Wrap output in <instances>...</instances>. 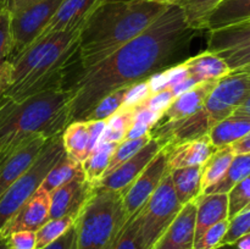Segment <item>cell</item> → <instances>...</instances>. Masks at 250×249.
<instances>
[{"label":"cell","mask_w":250,"mask_h":249,"mask_svg":"<svg viewBox=\"0 0 250 249\" xmlns=\"http://www.w3.org/2000/svg\"><path fill=\"white\" fill-rule=\"evenodd\" d=\"M195 200L182 207L177 216L159 238L153 249H193L195 238Z\"/></svg>","instance_id":"cell-17"},{"label":"cell","mask_w":250,"mask_h":249,"mask_svg":"<svg viewBox=\"0 0 250 249\" xmlns=\"http://www.w3.org/2000/svg\"><path fill=\"white\" fill-rule=\"evenodd\" d=\"M81 171H83L82 164L72 160L66 154H63L60 158V160L51 167L46 177L44 178L42 187L46 192L51 193L56 188L61 187V186L67 183L70 180H72Z\"/></svg>","instance_id":"cell-29"},{"label":"cell","mask_w":250,"mask_h":249,"mask_svg":"<svg viewBox=\"0 0 250 249\" xmlns=\"http://www.w3.org/2000/svg\"><path fill=\"white\" fill-rule=\"evenodd\" d=\"M182 207L176 197L170 170L167 168L159 187L137 214L142 249L154 248Z\"/></svg>","instance_id":"cell-8"},{"label":"cell","mask_w":250,"mask_h":249,"mask_svg":"<svg viewBox=\"0 0 250 249\" xmlns=\"http://www.w3.org/2000/svg\"><path fill=\"white\" fill-rule=\"evenodd\" d=\"M188 70V76L198 83L207 81H220L232 72L224 59L211 51H203L183 61Z\"/></svg>","instance_id":"cell-21"},{"label":"cell","mask_w":250,"mask_h":249,"mask_svg":"<svg viewBox=\"0 0 250 249\" xmlns=\"http://www.w3.org/2000/svg\"><path fill=\"white\" fill-rule=\"evenodd\" d=\"M163 114L160 112L151 111L148 109H137L136 114V122H141V124H148L153 128L156 124H158L159 120L161 119Z\"/></svg>","instance_id":"cell-44"},{"label":"cell","mask_w":250,"mask_h":249,"mask_svg":"<svg viewBox=\"0 0 250 249\" xmlns=\"http://www.w3.org/2000/svg\"><path fill=\"white\" fill-rule=\"evenodd\" d=\"M48 138L36 136L22 142L0 161V197L5 190L29 170L43 150Z\"/></svg>","instance_id":"cell-14"},{"label":"cell","mask_w":250,"mask_h":249,"mask_svg":"<svg viewBox=\"0 0 250 249\" xmlns=\"http://www.w3.org/2000/svg\"><path fill=\"white\" fill-rule=\"evenodd\" d=\"M136 107L121 106L109 119L105 120V124L109 128L120 132V133L125 134V137H126L127 132L131 129V127L136 122Z\"/></svg>","instance_id":"cell-38"},{"label":"cell","mask_w":250,"mask_h":249,"mask_svg":"<svg viewBox=\"0 0 250 249\" xmlns=\"http://www.w3.org/2000/svg\"><path fill=\"white\" fill-rule=\"evenodd\" d=\"M234 151L231 145L222 146V148H217L214 153L211 154L207 163L202 166V183H200V189L202 193L205 192L209 187L219 182L226 171L229 170V165H231L232 160L234 158Z\"/></svg>","instance_id":"cell-26"},{"label":"cell","mask_w":250,"mask_h":249,"mask_svg":"<svg viewBox=\"0 0 250 249\" xmlns=\"http://www.w3.org/2000/svg\"><path fill=\"white\" fill-rule=\"evenodd\" d=\"M248 71H249V70H248Z\"/></svg>","instance_id":"cell-58"},{"label":"cell","mask_w":250,"mask_h":249,"mask_svg":"<svg viewBox=\"0 0 250 249\" xmlns=\"http://www.w3.org/2000/svg\"><path fill=\"white\" fill-rule=\"evenodd\" d=\"M222 0H182L180 6L185 14V19L193 31H204L208 16Z\"/></svg>","instance_id":"cell-30"},{"label":"cell","mask_w":250,"mask_h":249,"mask_svg":"<svg viewBox=\"0 0 250 249\" xmlns=\"http://www.w3.org/2000/svg\"><path fill=\"white\" fill-rule=\"evenodd\" d=\"M9 247V243H7V239L6 238H2L0 237V249H7Z\"/></svg>","instance_id":"cell-53"},{"label":"cell","mask_w":250,"mask_h":249,"mask_svg":"<svg viewBox=\"0 0 250 249\" xmlns=\"http://www.w3.org/2000/svg\"><path fill=\"white\" fill-rule=\"evenodd\" d=\"M71 249H76V247H75V238H73V242H72V246H71Z\"/></svg>","instance_id":"cell-55"},{"label":"cell","mask_w":250,"mask_h":249,"mask_svg":"<svg viewBox=\"0 0 250 249\" xmlns=\"http://www.w3.org/2000/svg\"><path fill=\"white\" fill-rule=\"evenodd\" d=\"M50 215V193L39 187L33 195L22 205L12 219L5 225L0 237L7 238L20 231H38L49 220Z\"/></svg>","instance_id":"cell-16"},{"label":"cell","mask_w":250,"mask_h":249,"mask_svg":"<svg viewBox=\"0 0 250 249\" xmlns=\"http://www.w3.org/2000/svg\"><path fill=\"white\" fill-rule=\"evenodd\" d=\"M215 249H237V248L234 244H221V246H219Z\"/></svg>","instance_id":"cell-54"},{"label":"cell","mask_w":250,"mask_h":249,"mask_svg":"<svg viewBox=\"0 0 250 249\" xmlns=\"http://www.w3.org/2000/svg\"><path fill=\"white\" fill-rule=\"evenodd\" d=\"M39 1V0H9V6L10 10L16 9V7H21L24 6V5L32 4V2Z\"/></svg>","instance_id":"cell-51"},{"label":"cell","mask_w":250,"mask_h":249,"mask_svg":"<svg viewBox=\"0 0 250 249\" xmlns=\"http://www.w3.org/2000/svg\"><path fill=\"white\" fill-rule=\"evenodd\" d=\"M202 166L203 165L189 166V167L175 168V170L168 168L173 189L181 205L193 202L202 193V189H200Z\"/></svg>","instance_id":"cell-23"},{"label":"cell","mask_w":250,"mask_h":249,"mask_svg":"<svg viewBox=\"0 0 250 249\" xmlns=\"http://www.w3.org/2000/svg\"><path fill=\"white\" fill-rule=\"evenodd\" d=\"M112 249H142L141 237H139V221L137 215L127 220Z\"/></svg>","instance_id":"cell-36"},{"label":"cell","mask_w":250,"mask_h":249,"mask_svg":"<svg viewBox=\"0 0 250 249\" xmlns=\"http://www.w3.org/2000/svg\"><path fill=\"white\" fill-rule=\"evenodd\" d=\"M250 131V117L232 114L215 124L209 131V137L215 148L231 145Z\"/></svg>","instance_id":"cell-24"},{"label":"cell","mask_w":250,"mask_h":249,"mask_svg":"<svg viewBox=\"0 0 250 249\" xmlns=\"http://www.w3.org/2000/svg\"><path fill=\"white\" fill-rule=\"evenodd\" d=\"M194 32L180 5H170L143 33L116 53L92 67L81 68L67 87L71 92L68 124L83 121L110 93L166 70L176 55L187 49Z\"/></svg>","instance_id":"cell-1"},{"label":"cell","mask_w":250,"mask_h":249,"mask_svg":"<svg viewBox=\"0 0 250 249\" xmlns=\"http://www.w3.org/2000/svg\"><path fill=\"white\" fill-rule=\"evenodd\" d=\"M233 114L242 115V116L250 117V97L248 98V99L246 100V102L243 103V104L241 105V106L238 107V109L236 110V111L233 112Z\"/></svg>","instance_id":"cell-50"},{"label":"cell","mask_w":250,"mask_h":249,"mask_svg":"<svg viewBox=\"0 0 250 249\" xmlns=\"http://www.w3.org/2000/svg\"><path fill=\"white\" fill-rule=\"evenodd\" d=\"M75 224L72 216H62L48 220L38 231H36V249H44L65 234Z\"/></svg>","instance_id":"cell-31"},{"label":"cell","mask_w":250,"mask_h":249,"mask_svg":"<svg viewBox=\"0 0 250 249\" xmlns=\"http://www.w3.org/2000/svg\"><path fill=\"white\" fill-rule=\"evenodd\" d=\"M150 129H151V127L148 126V124H141V122H134V124L131 127V129L127 132L125 139L141 138V137H144V136H146V134H149Z\"/></svg>","instance_id":"cell-46"},{"label":"cell","mask_w":250,"mask_h":249,"mask_svg":"<svg viewBox=\"0 0 250 249\" xmlns=\"http://www.w3.org/2000/svg\"><path fill=\"white\" fill-rule=\"evenodd\" d=\"M150 139H151L150 134H146V136L141 137V138L125 139V141H122L121 143L117 144L116 149H115L111 158H110L109 165H107L103 177H104V176L110 175L115 168L119 167L120 165H122V164H124L125 161L128 160V159H131L132 156H133L136 153H138L144 145H146Z\"/></svg>","instance_id":"cell-32"},{"label":"cell","mask_w":250,"mask_h":249,"mask_svg":"<svg viewBox=\"0 0 250 249\" xmlns=\"http://www.w3.org/2000/svg\"><path fill=\"white\" fill-rule=\"evenodd\" d=\"M73 238H75V227L72 226L65 234H62L60 238H58L55 242L49 244L44 249H71Z\"/></svg>","instance_id":"cell-45"},{"label":"cell","mask_w":250,"mask_h":249,"mask_svg":"<svg viewBox=\"0 0 250 249\" xmlns=\"http://www.w3.org/2000/svg\"><path fill=\"white\" fill-rule=\"evenodd\" d=\"M14 50L11 34V10L9 0H0V60L10 58Z\"/></svg>","instance_id":"cell-35"},{"label":"cell","mask_w":250,"mask_h":249,"mask_svg":"<svg viewBox=\"0 0 250 249\" xmlns=\"http://www.w3.org/2000/svg\"><path fill=\"white\" fill-rule=\"evenodd\" d=\"M164 148L167 151V166L170 170L204 165L216 150L209 134Z\"/></svg>","instance_id":"cell-19"},{"label":"cell","mask_w":250,"mask_h":249,"mask_svg":"<svg viewBox=\"0 0 250 249\" xmlns=\"http://www.w3.org/2000/svg\"><path fill=\"white\" fill-rule=\"evenodd\" d=\"M117 144L119 143H111V142L99 143L95 146L94 150L90 153V155L83 161V172H84L85 180L88 182L94 185L97 181H99L103 177Z\"/></svg>","instance_id":"cell-28"},{"label":"cell","mask_w":250,"mask_h":249,"mask_svg":"<svg viewBox=\"0 0 250 249\" xmlns=\"http://www.w3.org/2000/svg\"><path fill=\"white\" fill-rule=\"evenodd\" d=\"M163 144L156 138H151L146 145H144L138 153L134 154L131 159L125 161L122 165L115 168L110 175L104 176L93 185L97 189L112 190L124 194L127 188L133 183L139 173L146 168V166L153 160L156 154L163 149Z\"/></svg>","instance_id":"cell-13"},{"label":"cell","mask_w":250,"mask_h":249,"mask_svg":"<svg viewBox=\"0 0 250 249\" xmlns=\"http://www.w3.org/2000/svg\"><path fill=\"white\" fill-rule=\"evenodd\" d=\"M102 2H104V0H62L38 38L82 27L90 14Z\"/></svg>","instance_id":"cell-18"},{"label":"cell","mask_w":250,"mask_h":249,"mask_svg":"<svg viewBox=\"0 0 250 249\" xmlns=\"http://www.w3.org/2000/svg\"><path fill=\"white\" fill-rule=\"evenodd\" d=\"M128 87L120 88L103 98L83 121H105L122 106Z\"/></svg>","instance_id":"cell-33"},{"label":"cell","mask_w":250,"mask_h":249,"mask_svg":"<svg viewBox=\"0 0 250 249\" xmlns=\"http://www.w3.org/2000/svg\"><path fill=\"white\" fill-rule=\"evenodd\" d=\"M226 234L222 239L221 244H233L238 238L250 232V210L241 212L229 220Z\"/></svg>","instance_id":"cell-39"},{"label":"cell","mask_w":250,"mask_h":249,"mask_svg":"<svg viewBox=\"0 0 250 249\" xmlns=\"http://www.w3.org/2000/svg\"><path fill=\"white\" fill-rule=\"evenodd\" d=\"M250 176V153L234 155L229 170L224 177L208 188L203 194H214V193H229L241 181ZM202 194V195H203Z\"/></svg>","instance_id":"cell-27"},{"label":"cell","mask_w":250,"mask_h":249,"mask_svg":"<svg viewBox=\"0 0 250 249\" xmlns=\"http://www.w3.org/2000/svg\"><path fill=\"white\" fill-rule=\"evenodd\" d=\"M82 27L36 39L22 53L7 58L9 77L0 97L20 102L46 90L66 88V76L78 61Z\"/></svg>","instance_id":"cell-2"},{"label":"cell","mask_w":250,"mask_h":249,"mask_svg":"<svg viewBox=\"0 0 250 249\" xmlns=\"http://www.w3.org/2000/svg\"><path fill=\"white\" fill-rule=\"evenodd\" d=\"M250 97V71L231 72L217 82L203 106L188 119L173 124L160 138L163 146L199 138L226 117L231 116Z\"/></svg>","instance_id":"cell-5"},{"label":"cell","mask_w":250,"mask_h":249,"mask_svg":"<svg viewBox=\"0 0 250 249\" xmlns=\"http://www.w3.org/2000/svg\"><path fill=\"white\" fill-rule=\"evenodd\" d=\"M231 146L236 155H238V154L250 153V131L246 134V136L242 137L241 139H238V141L234 142L233 144H231Z\"/></svg>","instance_id":"cell-47"},{"label":"cell","mask_w":250,"mask_h":249,"mask_svg":"<svg viewBox=\"0 0 250 249\" xmlns=\"http://www.w3.org/2000/svg\"><path fill=\"white\" fill-rule=\"evenodd\" d=\"M207 50L224 59L232 72L250 70V19L209 31Z\"/></svg>","instance_id":"cell-9"},{"label":"cell","mask_w":250,"mask_h":249,"mask_svg":"<svg viewBox=\"0 0 250 249\" xmlns=\"http://www.w3.org/2000/svg\"><path fill=\"white\" fill-rule=\"evenodd\" d=\"M229 220H224L212 225L203 233V236L194 243L193 249H215L221 246V242L229 227Z\"/></svg>","instance_id":"cell-37"},{"label":"cell","mask_w":250,"mask_h":249,"mask_svg":"<svg viewBox=\"0 0 250 249\" xmlns=\"http://www.w3.org/2000/svg\"><path fill=\"white\" fill-rule=\"evenodd\" d=\"M127 220L121 193L93 187L73 224L76 249H112Z\"/></svg>","instance_id":"cell-6"},{"label":"cell","mask_w":250,"mask_h":249,"mask_svg":"<svg viewBox=\"0 0 250 249\" xmlns=\"http://www.w3.org/2000/svg\"><path fill=\"white\" fill-rule=\"evenodd\" d=\"M7 249H12V248H11V247H10V246H9V247H7Z\"/></svg>","instance_id":"cell-56"},{"label":"cell","mask_w":250,"mask_h":249,"mask_svg":"<svg viewBox=\"0 0 250 249\" xmlns=\"http://www.w3.org/2000/svg\"><path fill=\"white\" fill-rule=\"evenodd\" d=\"M7 77H9V61L5 59V60H0V93L6 85Z\"/></svg>","instance_id":"cell-48"},{"label":"cell","mask_w":250,"mask_h":249,"mask_svg":"<svg viewBox=\"0 0 250 249\" xmlns=\"http://www.w3.org/2000/svg\"><path fill=\"white\" fill-rule=\"evenodd\" d=\"M6 239L12 249H36V232L33 231L15 232Z\"/></svg>","instance_id":"cell-42"},{"label":"cell","mask_w":250,"mask_h":249,"mask_svg":"<svg viewBox=\"0 0 250 249\" xmlns=\"http://www.w3.org/2000/svg\"><path fill=\"white\" fill-rule=\"evenodd\" d=\"M65 154L62 132L46 141L41 155L28 171L17 178L0 197V232L20 208L36 193L54 165Z\"/></svg>","instance_id":"cell-7"},{"label":"cell","mask_w":250,"mask_h":249,"mask_svg":"<svg viewBox=\"0 0 250 249\" xmlns=\"http://www.w3.org/2000/svg\"><path fill=\"white\" fill-rule=\"evenodd\" d=\"M229 220L250 210V176L234 186L229 193Z\"/></svg>","instance_id":"cell-34"},{"label":"cell","mask_w":250,"mask_h":249,"mask_svg":"<svg viewBox=\"0 0 250 249\" xmlns=\"http://www.w3.org/2000/svg\"><path fill=\"white\" fill-rule=\"evenodd\" d=\"M68 88L51 89L20 102L0 97V161L36 136L51 138L68 124Z\"/></svg>","instance_id":"cell-4"},{"label":"cell","mask_w":250,"mask_h":249,"mask_svg":"<svg viewBox=\"0 0 250 249\" xmlns=\"http://www.w3.org/2000/svg\"><path fill=\"white\" fill-rule=\"evenodd\" d=\"M217 82L219 81H207V82L198 83L190 90L176 97L170 106L164 111L158 124L149 132L151 138H160L173 124L195 114L203 106Z\"/></svg>","instance_id":"cell-12"},{"label":"cell","mask_w":250,"mask_h":249,"mask_svg":"<svg viewBox=\"0 0 250 249\" xmlns=\"http://www.w3.org/2000/svg\"><path fill=\"white\" fill-rule=\"evenodd\" d=\"M197 220H195L194 243L212 225L229 220V194L214 193L203 194L195 199Z\"/></svg>","instance_id":"cell-20"},{"label":"cell","mask_w":250,"mask_h":249,"mask_svg":"<svg viewBox=\"0 0 250 249\" xmlns=\"http://www.w3.org/2000/svg\"><path fill=\"white\" fill-rule=\"evenodd\" d=\"M150 95L151 92L150 87H149L148 80L134 83L133 85H129L128 89H127L122 106L136 107L138 106L142 102H144L146 98L150 97Z\"/></svg>","instance_id":"cell-41"},{"label":"cell","mask_w":250,"mask_h":249,"mask_svg":"<svg viewBox=\"0 0 250 249\" xmlns=\"http://www.w3.org/2000/svg\"><path fill=\"white\" fill-rule=\"evenodd\" d=\"M93 192V185L85 180L83 171L72 180L50 193L49 220L62 216H72L76 220L78 212Z\"/></svg>","instance_id":"cell-15"},{"label":"cell","mask_w":250,"mask_h":249,"mask_svg":"<svg viewBox=\"0 0 250 249\" xmlns=\"http://www.w3.org/2000/svg\"><path fill=\"white\" fill-rule=\"evenodd\" d=\"M154 1L164 5H178L182 0H154Z\"/></svg>","instance_id":"cell-52"},{"label":"cell","mask_w":250,"mask_h":249,"mask_svg":"<svg viewBox=\"0 0 250 249\" xmlns=\"http://www.w3.org/2000/svg\"><path fill=\"white\" fill-rule=\"evenodd\" d=\"M62 0H39L11 10V34L14 50L10 56L22 53L43 32Z\"/></svg>","instance_id":"cell-10"},{"label":"cell","mask_w":250,"mask_h":249,"mask_svg":"<svg viewBox=\"0 0 250 249\" xmlns=\"http://www.w3.org/2000/svg\"><path fill=\"white\" fill-rule=\"evenodd\" d=\"M104 1H109V0H104Z\"/></svg>","instance_id":"cell-57"},{"label":"cell","mask_w":250,"mask_h":249,"mask_svg":"<svg viewBox=\"0 0 250 249\" xmlns=\"http://www.w3.org/2000/svg\"><path fill=\"white\" fill-rule=\"evenodd\" d=\"M168 6L148 0H109L98 5L81 31V68L92 67L116 53L143 33Z\"/></svg>","instance_id":"cell-3"},{"label":"cell","mask_w":250,"mask_h":249,"mask_svg":"<svg viewBox=\"0 0 250 249\" xmlns=\"http://www.w3.org/2000/svg\"><path fill=\"white\" fill-rule=\"evenodd\" d=\"M65 154L72 160L82 164L89 156V129L87 121H73L62 131Z\"/></svg>","instance_id":"cell-25"},{"label":"cell","mask_w":250,"mask_h":249,"mask_svg":"<svg viewBox=\"0 0 250 249\" xmlns=\"http://www.w3.org/2000/svg\"><path fill=\"white\" fill-rule=\"evenodd\" d=\"M250 19V0H222L208 16L204 31H215Z\"/></svg>","instance_id":"cell-22"},{"label":"cell","mask_w":250,"mask_h":249,"mask_svg":"<svg viewBox=\"0 0 250 249\" xmlns=\"http://www.w3.org/2000/svg\"><path fill=\"white\" fill-rule=\"evenodd\" d=\"M88 129H89V155L95 146L99 143V139L102 137L103 131L105 128V121H87Z\"/></svg>","instance_id":"cell-43"},{"label":"cell","mask_w":250,"mask_h":249,"mask_svg":"<svg viewBox=\"0 0 250 249\" xmlns=\"http://www.w3.org/2000/svg\"><path fill=\"white\" fill-rule=\"evenodd\" d=\"M175 98L176 97L171 92V89H164L161 92L154 93L150 97L146 98L138 106H136V109H148L151 110V111L164 114V111L170 106Z\"/></svg>","instance_id":"cell-40"},{"label":"cell","mask_w":250,"mask_h":249,"mask_svg":"<svg viewBox=\"0 0 250 249\" xmlns=\"http://www.w3.org/2000/svg\"><path fill=\"white\" fill-rule=\"evenodd\" d=\"M233 244L237 249H250V232L237 239Z\"/></svg>","instance_id":"cell-49"},{"label":"cell","mask_w":250,"mask_h":249,"mask_svg":"<svg viewBox=\"0 0 250 249\" xmlns=\"http://www.w3.org/2000/svg\"><path fill=\"white\" fill-rule=\"evenodd\" d=\"M167 168V151L163 148L122 194L124 207L128 219L138 214L139 210L148 202L163 181Z\"/></svg>","instance_id":"cell-11"}]
</instances>
